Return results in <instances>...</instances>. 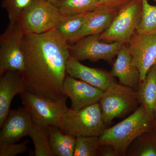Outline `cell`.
<instances>
[{"instance_id": "obj_1", "label": "cell", "mask_w": 156, "mask_h": 156, "mask_svg": "<svg viewBox=\"0 0 156 156\" xmlns=\"http://www.w3.org/2000/svg\"><path fill=\"white\" fill-rule=\"evenodd\" d=\"M22 48L25 67L21 74L26 90L53 100L67 97L62 86L70 56L69 44L55 28L43 34H24Z\"/></svg>"}, {"instance_id": "obj_2", "label": "cell", "mask_w": 156, "mask_h": 156, "mask_svg": "<svg viewBox=\"0 0 156 156\" xmlns=\"http://www.w3.org/2000/svg\"><path fill=\"white\" fill-rule=\"evenodd\" d=\"M154 128V117L144 107L140 105L122 122L105 128L98 136L99 144L111 145L118 156H125L128 147L136 137Z\"/></svg>"}, {"instance_id": "obj_3", "label": "cell", "mask_w": 156, "mask_h": 156, "mask_svg": "<svg viewBox=\"0 0 156 156\" xmlns=\"http://www.w3.org/2000/svg\"><path fill=\"white\" fill-rule=\"evenodd\" d=\"M99 102L78 110L68 108L59 128L66 134L78 137L99 136L106 128Z\"/></svg>"}, {"instance_id": "obj_4", "label": "cell", "mask_w": 156, "mask_h": 156, "mask_svg": "<svg viewBox=\"0 0 156 156\" xmlns=\"http://www.w3.org/2000/svg\"><path fill=\"white\" fill-rule=\"evenodd\" d=\"M98 102L102 118L107 125L115 118L132 113L140 105L136 91L116 82L104 92Z\"/></svg>"}, {"instance_id": "obj_5", "label": "cell", "mask_w": 156, "mask_h": 156, "mask_svg": "<svg viewBox=\"0 0 156 156\" xmlns=\"http://www.w3.org/2000/svg\"><path fill=\"white\" fill-rule=\"evenodd\" d=\"M142 9V0H131L120 8L108 28L99 35L101 41L127 44L136 33Z\"/></svg>"}, {"instance_id": "obj_6", "label": "cell", "mask_w": 156, "mask_h": 156, "mask_svg": "<svg viewBox=\"0 0 156 156\" xmlns=\"http://www.w3.org/2000/svg\"><path fill=\"white\" fill-rule=\"evenodd\" d=\"M21 101L31 116L34 123L59 128L62 120L68 108L67 97L55 100L36 95L26 90L20 94Z\"/></svg>"}, {"instance_id": "obj_7", "label": "cell", "mask_w": 156, "mask_h": 156, "mask_svg": "<svg viewBox=\"0 0 156 156\" xmlns=\"http://www.w3.org/2000/svg\"><path fill=\"white\" fill-rule=\"evenodd\" d=\"M62 16L53 3L35 0L17 23L24 34H41L55 28Z\"/></svg>"}, {"instance_id": "obj_8", "label": "cell", "mask_w": 156, "mask_h": 156, "mask_svg": "<svg viewBox=\"0 0 156 156\" xmlns=\"http://www.w3.org/2000/svg\"><path fill=\"white\" fill-rule=\"evenodd\" d=\"M24 33L17 23H10L0 36V75L7 72L22 73L25 58L22 48Z\"/></svg>"}, {"instance_id": "obj_9", "label": "cell", "mask_w": 156, "mask_h": 156, "mask_svg": "<svg viewBox=\"0 0 156 156\" xmlns=\"http://www.w3.org/2000/svg\"><path fill=\"white\" fill-rule=\"evenodd\" d=\"M99 35L88 36L82 38L72 45L69 44L70 56L80 61H112L125 44L119 42L102 41L99 39Z\"/></svg>"}, {"instance_id": "obj_10", "label": "cell", "mask_w": 156, "mask_h": 156, "mask_svg": "<svg viewBox=\"0 0 156 156\" xmlns=\"http://www.w3.org/2000/svg\"><path fill=\"white\" fill-rule=\"evenodd\" d=\"M126 44L134 64L139 71L140 82L156 63V34L136 33Z\"/></svg>"}, {"instance_id": "obj_11", "label": "cell", "mask_w": 156, "mask_h": 156, "mask_svg": "<svg viewBox=\"0 0 156 156\" xmlns=\"http://www.w3.org/2000/svg\"><path fill=\"white\" fill-rule=\"evenodd\" d=\"M62 92L70 100V108L78 110L99 102L104 92L67 74L63 82Z\"/></svg>"}, {"instance_id": "obj_12", "label": "cell", "mask_w": 156, "mask_h": 156, "mask_svg": "<svg viewBox=\"0 0 156 156\" xmlns=\"http://www.w3.org/2000/svg\"><path fill=\"white\" fill-rule=\"evenodd\" d=\"M34 122L24 107L10 110L1 127L0 143L18 142L29 135Z\"/></svg>"}, {"instance_id": "obj_13", "label": "cell", "mask_w": 156, "mask_h": 156, "mask_svg": "<svg viewBox=\"0 0 156 156\" xmlns=\"http://www.w3.org/2000/svg\"><path fill=\"white\" fill-rule=\"evenodd\" d=\"M67 75L105 91L115 81L111 73L100 69L89 67L70 56L66 66Z\"/></svg>"}, {"instance_id": "obj_14", "label": "cell", "mask_w": 156, "mask_h": 156, "mask_svg": "<svg viewBox=\"0 0 156 156\" xmlns=\"http://www.w3.org/2000/svg\"><path fill=\"white\" fill-rule=\"evenodd\" d=\"M0 77V127L10 111L14 97L26 90L22 74L18 72H7Z\"/></svg>"}, {"instance_id": "obj_15", "label": "cell", "mask_w": 156, "mask_h": 156, "mask_svg": "<svg viewBox=\"0 0 156 156\" xmlns=\"http://www.w3.org/2000/svg\"><path fill=\"white\" fill-rule=\"evenodd\" d=\"M116 56L110 72L112 75L118 78L119 83L136 91L140 82V73L134 64L127 44L123 45Z\"/></svg>"}, {"instance_id": "obj_16", "label": "cell", "mask_w": 156, "mask_h": 156, "mask_svg": "<svg viewBox=\"0 0 156 156\" xmlns=\"http://www.w3.org/2000/svg\"><path fill=\"white\" fill-rule=\"evenodd\" d=\"M119 9H99L90 12L80 29L68 44H73L84 37L102 34L108 28Z\"/></svg>"}, {"instance_id": "obj_17", "label": "cell", "mask_w": 156, "mask_h": 156, "mask_svg": "<svg viewBox=\"0 0 156 156\" xmlns=\"http://www.w3.org/2000/svg\"><path fill=\"white\" fill-rule=\"evenodd\" d=\"M140 105L144 107L154 117L156 108V63L140 82L136 90Z\"/></svg>"}, {"instance_id": "obj_18", "label": "cell", "mask_w": 156, "mask_h": 156, "mask_svg": "<svg viewBox=\"0 0 156 156\" xmlns=\"http://www.w3.org/2000/svg\"><path fill=\"white\" fill-rule=\"evenodd\" d=\"M50 146L55 156H73L75 136L64 133L55 126L48 127Z\"/></svg>"}, {"instance_id": "obj_19", "label": "cell", "mask_w": 156, "mask_h": 156, "mask_svg": "<svg viewBox=\"0 0 156 156\" xmlns=\"http://www.w3.org/2000/svg\"><path fill=\"white\" fill-rule=\"evenodd\" d=\"M126 156H156V129L140 134L128 147Z\"/></svg>"}, {"instance_id": "obj_20", "label": "cell", "mask_w": 156, "mask_h": 156, "mask_svg": "<svg viewBox=\"0 0 156 156\" xmlns=\"http://www.w3.org/2000/svg\"><path fill=\"white\" fill-rule=\"evenodd\" d=\"M63 16H70L102 9L98 0H58L54 4Z\"/></svg>"}, {"instance_id": "obj_21", "label": "cell", "mask_w": 156, "mask_h": 156, "mask_svg": "<svg viewBox=\"0 0 156 156\" xmlns=\"http://www.w3.org/2000/svg\"><path fill=\"white\" fill-rule=\"evenodd\" d=\"M29 136L33 142L35 156H55L49 139L48 127L34 123Z\"/></svg>"}, {"instance_id": "obj_22", "label": "cell", "mask_w": 156, "mask_h": 156, "mask_svg": "<svg viewBox=\"0 0 156 156\" xmlns=\"http://www.w3.org/2000/svg\"><path fill=\"white\" fill-rule=\"evenodd\" d=\"M90 12L70 16L62 15L55 29L68 43L70 39L80 29Z\"/></svg>"}, {"instance_id": "obj_23", "label": "cell", "mask_w": 156, "mask_h": 156, "mask_svg": "<svg viewBox=\"0 0 156 156\" xmlns=\"http://www.w3.org/2000/svg\"><path fill=\"white\" fill-rule=\"evenodd\" d=\"M136 33L156 34V6L151 5L148 0H142V15Z\"/></svg>"}, {"instance_id": "obj_24", "label": "cell", "mask_w": 156, "mask_h": 156, "mask_svg": "<svg viewBox=\"0 0 156 156\" xmlns=\"http://www.w3.org/2000/svg\"><path fill=\"white\" fill-rule=\"evenodd\" d=\"M99 148L98 136H78L73 156H98Z\"/></svg>"}, {"instance_id": "obj_25", "label": "cell", "mask_w": 156, "mask_h": 156, "mask_svg": "<svg viewBox=\"0 0 156 156\" xmlns=\"http://www.w3.org/2000/svg\"><path fill=\"white\" fill-rule=\"evenodd\" d=\"M35 0H2L1 7L8 13L10 23H17L23 12Z\"/></svg>"}, {"instance_id": "obj_26", "label": "cell", "mask_w": 156, "mask_h": 156, "mask_svg": "<svg viewBox=\"0 0 156 156\" xmlns=\"http://www.w3.org/2000/svg\"><path fill=\"white\" fill-rule=\"evenodd\" d=\"M28 140L20 143H0V156H15L24 153L28 149Z\"/></svg>"}, {"instance_id": "obj_27", "label": "cell", "mask_w": 156, "mask_h": 156, "mask_svg": "<svg viewBox=\"0 0 156 156\" xmlns=\"http://www.w3.org/2000/svg\"><path fill=\"white\" fill-rule=\"evenodd\" d=\"M101 9H119L131 0H98Z\"/></svg>"}, {"instance_id": "obj_28", "label": "cell", "mask_w": 156, "mask_h": 156, "mask_svg": "<svg viewBox=\"0 0 156 156\" xmlns=\"http://www.w3.org/2000/svg\"><path fill=\"white\" fill-rule=\"evenodd\" d=\"M98 156H118V155L112 146L103 144L100 145Z\"/></svg>"}, {"instance_id": "obj_29", "label": "cell", "mask_w": 156, "mask_h": 156, "mask_svg": "<svg viewBox=\"0 0 156 156\" xmlns=\"http://www.w3.org/2000/svg\"><path fill=\"white\" fill-rule=\"evenodd\" d=\"M154 128L156 129V108L155 110L154 113Z\"/></svg>"}, {"instance_id": "obj_30", "label": "cell", "mask_w": 156, "mask_h": 156, "mask_svg": "<svg viewBox=\"0 0 156 156\" xmlns=\"http://www.w3.org/2000/svg\"><path fill=\"white\" fill-rule=\"evenodd\" d=\"M45 1H47V2H51L53 3V4H54L55 3L57 2L58 0H45Z\"/></svg>"}, {"instance_id": "obj_31", "label": "cell", "mask_w": 156, "mask_h": 156, "mask_svg": "<svg viewBox=\"0 0 156 156\" xmlns=\"http://www.w3.org/2000/svg\"><path fill=\"white\" fill-rule=\"evenodd\" d=\"M153 1H154V2H156V0H153Z\"/></svg>"}]
</instances>
